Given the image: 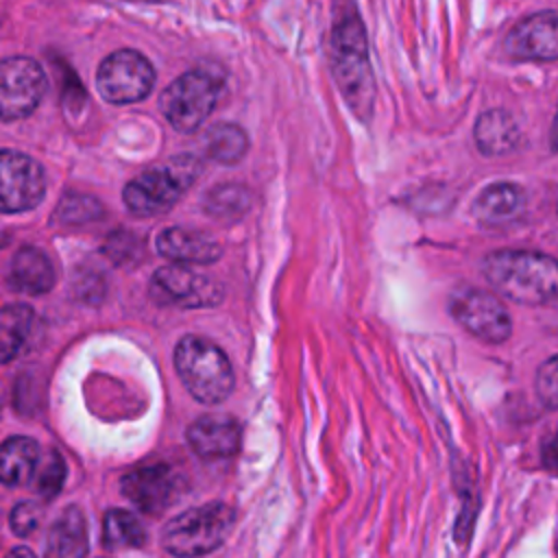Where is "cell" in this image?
Masks as SVG:
<instances>
[{
  "label": "cell",
  "mask_w": 558,
  "mask_h": 558,
  "mask_svg": "<svg viewBox=\"0 0 558 558\" xmlns=\"http://www.w3.org/2000/svg\"><path fill=\"white\" fill-rule=\"evenodd\" d=\"M46 194V172L26 153L4 148L0 155V201L4 214H20L37 207Z\"/></svg>",
  "instance_id": "obj_10"
},
{
  "label": "cell",
  "mask_w": 558,
  "mask_h": 558,
  "mask_svg": "<svg viewBox=\"0 0 558 558\" xmlns=\"http://www.w3.org/2000/svg\"><path fill=\"white\" fill-rule=\"evenodd\" d=\"M453 318L473 336L486 342H504L512 333L508 310L497 296L477 288H462L451 296Z\"/></svg>",
  "instance_id": "obj_11"
},
{
  "label": "cell",
  "mask_w": 558,
  "mask_h": 558,
  "mask_svg": "<svg viewBox=\"0 0 558 558\" xmlns=\"http://www.w3.org/2000/svg\"><path fill=\"white\" fill-rule=\"evenodd\" d=\"M174 368L187 392L201 403H220L233 390L235 379L229 357L205 338H181L174 349Z\"/></svg>",
  "instance_id": "obj_4"
},
{
  "label": "cell",
  "mask_w": 558,
  "mask_h": 558,
  "mask_svg": "<svg viewBox=\"0 0 558 558\" xmlns=\"http://www.w3.org/2000/svg\"><path fill=\"white\" fill-rule=\"evenodd\" d=\"M44 68L31 57H4L0 63V116L2 122L28 118L46 96Z\"/></svg>",
  "instance_id": "obj_8"
},
{
  "label": "cell",
  "mask_w": 558,
  "mask_h": 558,
  "mask_svg": "<svg viewBox=\"0 0 558 558\" xmlns=\"http://www.w3.org/2000/svg\"><path fill=\"white\" fill-rule=\"evenodd\" d=\"M205 155L218 163H238L248 153V135L240 124L218 122L205 131Z\"/></svg>",
  "instance_id": "obj_21"
},
{
  "label": "cell",
  "mask_w": 558,
  "mask_h": 558,
  "mask_svg": "<svg viewBox=\"0 0 558 558\" xmlns=\"http://www.w3.org/2000/svg\"><path fill=\"white\" fill-rule=\"evenodd\" d=\"M484 277L506 299L541 305L558 296V259L538 251H495L482 262Z\"/></svg>",
  "instance_id": "obj_1"
},
{
  "label": "cell",
  "mask_w": 558,
  "mask_h": 558,
  "mask_svg": "<svg viewBox=\"0 0 558 558\" xmlns=\"http://www.w3.org/2000/svg\"><path fill=\"white\" fill-rule=\"evenodd\" d=\"M329 68L351 111L360 120H368L375 102V81L364 26L357 15H347L333 24L329 35Z\"/></svg>",
  "instance_id": "obj_2"
},
{
  "label": "cell",
  "mask_w": 558,
  "mask_h": 558,
  "mask_svg": "<svg viewBox=\"0 0 558 558\" xmlns=\"http://www.w3.org/2000/svg\"><path fill=\"white\" fill-rule=\"evenodd\" d=\"M87 527L76 506L65 508L46 536V558H85Z\"/></svg>",
  "instance_id": "obj_19"
},
{
  "label": "cell",
  "mask_w": 558,
  "mask_h": 558,
  "mask_svg": "<svg viewBox=\"0 0 558 558\" xmlns=\"http://www.w3.org/2000/svg\"><path fill=\"white\" fill-rule=\"evenodd\" d=\"M233 519V508L222 501L185 510L163 527L161 545L177 558L205 556L225 543Z\"/></svg>",
  "instance_id": "obj_6"
},
{
  "label": "cell",
  "mask_w": 558,
  "mask_h": 558,
  "mask_svg": "<svg viewBox=\"0 0 558 558\" xmlns=\"http://www.w3.org/2000/svg\"><path fill=\"white\" fill-rule=\"evenodd\" d=\"M248 205V192L240 185H220L207 194L205 209L216 216H231L246 211Z\"/></svg>",
  "instance_id": "obj_26"
},
{
  "label": "cell",
  "mask_w": 558,
  "mask_h": 558,
  "mask_svg": "<svg viewBox=\"0 0 558 558\" xmlns=\"http://www.w3.org/2000/svg\"><path fill=\"white\" fill-rule=\"evenodd\" d=\"M146 543V532L140 519L126 510L113 508L102 519V545L109 549L120 547H142Z\"/></svg>",
  "instance_id": "obj_23"
},
{
  "label": "cell",
  "mask_w": 558,
  "mask_h": 558,
  "mask_svg": "<svg viewBox=\"0 0 558 558\" xmlns=\"http://www.w3.org/2000/svg\"><path fill=\"white\" fill-rule=\"evenodd\" d=\"M504 48L519 61H556L558 11H538L517 22L506 35Z\"/></svg>",
  "instance_id": "obj_12"
},
{
  "label": "cell",
  "mask_w": 558,
  "mask_h": 558,
  "mask_svg": "<svg viewBox=\"0 0 558 558\" xmlns=\"http://www.w3.org/2000/svg\"><path fill=\"white\" fill-rule=\"evenodd\" d=\"M157 251L174 264H211L220 257V244L198 229L168 227L155 240Z\"/></svg>",
  "instance_id": "obj_15"
},
{
  "label": "cell",
  "mask_w": 558,
  "mask_h": 558,
  "mask_svg": "<svg viewBox=\"0 0 558 558\" xmlns=\"http://www.w3.org/2000/svg\"><path fill=\"white\" fill-rule=\"evenodd\" d=\"M536 392L538 399L551 408L558 410V355L545 360L536 371Z\"/></svg>",
  "instance_id": "obj_27"
},
{
  "label": "cell",
  "mask_w": 558,
  "mask_h": 558,
  "mask_svg": "<svg viewBox=\"0 0 558 558\" xmlns=\"http://www.w3.org/2000/svg\"><path fill=\"white\" fill-rule=\"evenodd\" d=\"M543 462L551 473L558 475V432L543 445Z\"/></svg>",
  "instance_id": "obj_29"
},
{
  "label": "cell",
  "mask_w": 558,
  "mask_h": 558,
  "mask_svg": "<svg viewBox=\"0 0 558 558\" xmlns=\"http://www.w3.org/2000/svg\"><path fill=\"white\" fill-rule=\"evenodd\" d=\"M120 488L142 512L157 514L172 504L179 488V477L168 464H148L129 471L120 480Z\"/></svg>",
  "instance_id": "obj_13"
},
{
  "label": "cell",
  "mask_w": 558,
  "mask_h": 558,
  "mask_svg": "<svg viewBox=\"0 0 558 558\" xmlns=\"http://www.w3.org/2000/svg\"><path fill=\"white\" fill-rule=\"evenodd\" d=\"M39 523H41V506L35 501H22L9 514V525L20 536H28L39 527Z\"/></svg>",
  "instance_id": "obj_28"
},
{
  "label": "cell",
  "mask_w": 558,
  "mask_h": 558,
  "mask_svg": "<svg viewBox=\"0 0 558 558\" xmlns=\"http://www.w3.org/2000/svg\"><path fill=\"white\" fill-rule=\"evenodd\" d=\"M9 283L13 290L26 294H46L54 286V268L48 255L37 246H22L15 251L9 268Z\"/></svg>",
  "instance_id": "obj_18"
},
{
  "label": "cell",
  "mask_w": 558,
  "mask_h": 558,
  "mask_svg": "<svg viewBox=\"0 0 558 558\" xmlns=\"http://www.w3.org/2000/svg\"><path fill=\"white\" fill-rule=\"evenodd\" d=\"M39 460H41V453L33 438H26V436L7 438L2 445V464H0L2 482L7 486L26 484L28 480H33Z\"/></svg>",
  "instance_id": "obj_20"
},
{
  "label": "cell",
  "mask_w": 558,
  "mask_h": 558,
  "mask_svg": "<svg viewBox=\"0 0 558 558\" xmlns=\"http://www.w3.org/2000/svg\"><path fill=\"white\" fill-rule=\"evenodd\" d=\"M155 68L146 54L122 48L107 54L96 70V89L109 105H133L150 96Z\"/></svg>",
  "instance_id": "obj_7"
},
{
  "label": "cell",
  "mask_w": 558,
  "mask_h": 558,
  "mask_svg": "<svg viewBox=\"0 0 558 558\" xmlns=\"http://www.w3.org/2000/svg\"><path fill=\"white\" fill-rule=\"evenodd\" d=\"M33 310L22 303L4 305L0 314V357L11 362L26 344L33 329Z\"/></svg>",
  "instance_id": "obj_22"
},
{
  "label": "cell",
  "mask_w": 558,
  "mask_h": 558,
  "mask_svg": "<svg viewBox=\"0 0 558 558\" xmlns=\"http://www.w3.org/2000/svg\"><path fill=\"white\" fill-rule=\"evenodd\" d=\"M100 216H102L100 203L85 194H65L54 214V218L63 225H83Z\"/></svg>",
  "instance_id": "obj_25"
},
{
  "label": "cell",
  "mask_w": 558,
  "mask_h": 558,
  "mask_svg": "<svg viewBox=\"0 0 558 558\" xmlns=\"http://www.w3.org/2000/svg\"><path fill=\"white\" fill-rule=\"evenodd\" d=\"M475 146L486 157L508 155L519 146L521 131L517 120L506 109L484 111L473 129Z\"/></svg>",
  "instance_id": "obj_17"
},
{
  "label": "cell",
  "mask_w": 558,
  "mask_h": 558,
  "mask_svg": "<svg viewBox=\"0 0 558 558\" xmlns=\"http://www.w3.org/2000/svg\"><path fill=\"white\" fill-rule=\"evenodd\" d=\"M33 484H35V490L44 497V499H50L54 497L61 486H63V480H65V464H63V458L59 456V451H46L37 464V471L33 475Z\"/></svg>",
  "instance_id": "obj_24"
},
{
  "label": "cell",
  "mask_w": 558,
  "mask_h": 558,
  "mask_svg": "<svg viewBox=\"0 0 558 558\" xmlns=\"http://www.w3.org/2000/svg\"><path fill=\"white\" fill-rule=\"evenodd\" d=\"M4 558H35V554L31 549H26V547H15Z\"/></svg>",
  "instance_id": "obj_30"
},
{
  "label": "cell",
  "mask_w": 558,
  "mask_h": 558,
  "mask_svg": "<svg viewBox=\"0 0 558 558\" xmlns=\"http://www.w3.org/2000/svg\"><path fill=\"white\" fill-rule=\"evenodd\" d=\"M150 296L159 305L214 307L222 301V286L183 264L159 268L150 279Z\"/></svg>",
  "instance_id": "obj_9"
},
{
  "label": "cell",
  "mask_w": 558,
  "mask_h": 558,
  "mask_svg": "<svg viewBox=\"0 0 558 558\" xmlns=\"http://www.w3.org/2000/svg\"><path fill=\"white\" fill-rule=\"evenodd\" d=\"M225 78L214 70H187L179 74L159 96V111L179 133L198 131L220 98Z\"/></svg>",
  "instance_id": "obj_5"
},
{
  "label": "cell",
  "mask_w": 558,
  "mask_h": 558,
  "mask_svg": "<svg viewBox=\"0 0 558 558\" xmlns=\"http://www.w3.org/2000/svg\"><path fill=\"white\" fill-rule=\"evenodd\" d=\"M187 445L203 460H222L240 447V425L227 414H205L187 427Z\"/></svg>",
  "instance_id": "obj_14"
},
{
  "label": "cell",
  "mask_w": 558,
  "mask_h": 558,
  "mask_svg": "<svg viewBox=\"0 0 558 558\" xmlns=\"http://www.w3.org/2000/svg\"><path fill=\"white\" fill-rule=\"evenodd\" d=\"M201 161L194 155H177L150 166L131 179L122 190V201L133 216L150 218L166 214L196 183Z\"/></svg>",
  "instance_id": "obj_3"
},
{
  "label": "cell",
  "mask_w": 558,
  "mask_h": 558,
  "mask_svg": "<svg viewBox=\"0 0 558 558\" xmlns=\"http://www.w3.org/2000/svg\"><path fill=\"white\" fill-rule=\"evenodd\" d=\"M549 140H551V148L558 150V111H556V118H554V126H551Z\"/></svg>",
  "instance_id": "obj_31"
},
{
  "label": "cell",
  "mask_w": 558,
  "mask_h": 558,
  "mask_svg": "<svg viewBox=\"0 0 558 558\" xmlns=\"http://www.w3.org/2000/svg\"><path fill=\"white\" fill-rule=\"evenodd\" d=\"M525 209V192L517 183L499 181L480 192L473 203V216L488 227H501L517 220Z\"/></svg>",
  "instance_id": "obj_16"
}]
</instances>
